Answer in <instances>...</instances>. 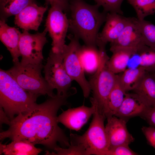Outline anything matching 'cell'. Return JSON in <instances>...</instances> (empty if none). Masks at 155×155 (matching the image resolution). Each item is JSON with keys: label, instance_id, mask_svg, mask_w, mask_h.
I'll list each match as a JSON object with an SVG mask.
<instances>
[{"label": "cell", "instance_id": "6da1fadb", "mask_svg": "<svg viewBox=\"0 0 155 155\" xmlns=\"http://www.w3.org/2000/svg\"><path fill=\"white\" fill-rule=\"evenodd\" d=\"M75 93L72 90L65 94L57 93L42 103H36L29 111L18 115L9 120V129L0 133V140H25L53 150L58 143L63 148L68 147L69 140L58 125L57 114L61 106L68 104V98Z\"/></svg>", "mask_w": 155, "mask_h": 155}, {"label": "cell", "instance_id": "7a4b0ae2", "mask_svg": "<svg viewBox=\"0 0 155 155\" xmlns=\"http://www.w3.org/2000/svg\"><path fill=\"white\" fill-rule=\"evenodd\" d=\"M69 3V29L72 34L86 45L97 46L99 30L107 13L100 12L98 5H90L83 0H71Z\"/></svg>", "mask_w": 155, "mask_h": 155}, {"label": "cell", "instance_id": "3957f363", "mask_svg": "<svg viewBox=\"0 0 155 155\" xmlns=\"http://www.w3.org/2000/svg\"><path fill=\"white\" fill-rule=\"evenodd\" d=\"M38 96L26 91L7 70L0 69V107L10 120L31 110Z\"/></svg>", "mask_w": 155, "mask_h": 155}, {"label": "cell", "instance_id": "277c9868", "mask_svg": "<svg viewBox=\"0 0 155 155\" xmlns=\"http://www.w3.org/2000/svg\"><path fill=\"white\" fill-rule=\"evenodd\" d=\"M109 59L104 51L98 69L88 81L93 94L90 100L96 102L98 112L106 118L108 115V97L118 78V75L111 71L107 66Z\"/></svg>", "mask_w": 155, "mask_h": 155}, {"label": "cell", "instance_id": "5b68a950", "mask_svg": "<svg viewBox=\"0 0 155 155\" xmlns=\"http://www.w3.org/2000/svg\"><path fill=\"white\" fill-rule=\"evenodd\" d=\"M13 64L7 71L26 91L38 96L47 95L51 97L55 95L53 90L42 75L43 64H24L20 61Z\"/></svg>", "mask_w": 155, "mask_h": 155}, {"label": "cell", "instance_id": "8992f818", "mask_svg": "<svg viewBox=\"0 0 155 155\" xmlns=\"http://www.w3.org/2000/svg\"><path fill=\"white\" fill-rule=\"evenodd\" d=\"M95 111L89 127L82 135L70 134V145L83 148L87 155H101L108 150V142L104 121L106 118L98 112L96 103Z\"/></svg>", "mask_w": 155, "mask_h": 155}, {"label": "cell", "instance_id": "52a82bcc", "mask_svg": "<svg viewBox=\"0 0 155 155\" xmlns=\"http://www.w3.org/2000/svg\"><path fill=\"white\" fill-rule=\"evenodd\" d=\"M68 37L70 42L68 44H65L62 52L64 66L72 80L75 81L80 87L84 97L87 98L91 90L79 57V51L81 46L79 39L71 34Z\"/></svg>", "mask_w": 155, "mask_h": 155}, {"label": "cell", "instance_id": "ba28073f", "mask_svg": "<svg viewBox=\"0 0 155 155\" xmlns=\"http://www.w3.org/2000/svg\"><path fill=\"white\" fill-rule=\"evenodd\" d=\"M44 78L51 88L57 90V93L65 94L73 87V81L67 74L64 66L62 53L50 51L46 62L44 66Z\"/></svg>", "mask_w": 155, "mask_h": 155}, {"label": "cell", "instance_id": "9c48e42d", "mask_svg": "<svg viewBox=\"0 0 155 155\" xmlns=\"http://www.w3.org/2000/svg\"><path fill=\"white\" fill-rule=\"evenodd\" d=\"M47 32L45 29L43 32L31 34L24 30L21 33L19 44L20 61L23 64H42L43 49L48 42L46 37Z\"/></svg>", "mask_w": 155, "mask_h": 155}, {"label": "cell", "instance_id": "30bf717a", "mask_svg": "<svg viewBox=\"0 0 155 155\" xmlns=\"http://www.w3.org/2000/svg\"><path fill=\"white\" fill-rule=\"evenodd\" d=\"M69 22L66 14L59 8L51 6L46 20L45 29L52 39V51L62 53L69 29Z\"/></svg>", "mask_w": 155, "mask_h": 155}, {"label": "cell", "instance_id": "8fae6325", "mask_svg": "<svg viewBox=\"0 0 155 155\" xmlns=\"http://www.w3.org/2000/svg\"><path fill=\"white\" fill-rule=\"evenodd\" d=\"M106 119L105 131L108 150L121 145H129L134 141V138L127 130V120L115 116H109Z\"/></svg>", "mask_w": 155, "mask_h": 155}, {"label": "cell", "instance_id": "7c38bea8", "mask_svg": "<svg viewBox=\"0 0 155 155\" xmlns=\"http://www.w3.org/2000/svg\"><path fill=\"white\" fill-rule=\"evenodd\" d=\"M92 106L83 105L63 111L57 116V121L66 127L76 131L80 130L93 115L96 109L95 104L91 102Z\"/></svg>", "mask_w": 155, "mask_h": 155}, {"label": "cell", "instance_id": "4fadbf2b", "mask_svg": "<svg viewBox=\"0 0 155 155\" xmlns=\"http://www.w3.org/2000/svg\"><path fill=\"white\" fill-rule=\"evenodd\" d=\"M128 18L117 13H108L104 26L97 37V46L105 47L107 43L115 41L126 25Z\"/></svg>", "mask_w": 155, "mask_h": 155}, {"label": "cell", "instance_id": "5bb4252c", "mask_svg": "<svg viewBox=\"0 0 155 155\" xmlns=\"http://www.w3.org/2000/svg\"><path fill=\"white\" fill-rule=\"evenodd\" d=\"M47 8L32 3L15 16V24L24 30L37 31Z\"/></svg>", "mask_w": 155, "mask_h": 155}, {"label": "cell", "instance_id": "9a60e30c", "mask_svg": "<svg viewBox=\"0 0 155 155\" xmlns=\"http://www.w3.org/2000/svg\"><path fill=\"white\" fill-rule=\"evenodd\" d=\"M144 44L139 20L135 17H128L125 27L118 38L110 43V49L118 48H135Z\"/></svg>", "mask_w": 155, "mask_h": 155}, {"label": "cell", "instance_id": "2e32d148", "mask_svg": "<svg viewBox=\"0 0 155 155\" xmlns=\"http://www.w3.org/2000/svg\"><path fill=\"white\" fill-rule=\"evenodd\" d=\"M150 107L134 93H127L115 116L127 119L131 117H141Z\"/></svg>", "mask_w": 155, "mask_h": 155}, {"label": "cell", "instance_id": "e0dca14e", "mask_svg": "<svg viewBox=\"0 0 155 155\" xmlns=\"http://www.w3.org/2000/svg\"><path fill=\"white\" fill-rule=\"evenodd\" d=\"M127 67H141L147 72H155V50L145 44L135 48L128 62Z\"/></svg>", "mask_w": 155, "mask_h": 155}, {"label": "cell", "instance_id": "ac0fdd59", "mask_svg": "<svg viewBox=\"0 0 155 155\" xmlns=\"http://www.w3.org/2000/svg\"><path fill=\"white\" fill-rule=\"evenodd\" d=\"M21 33L18 29L8 26L5 20H0V40L10 53L13 63L19 61V44Z\"/></svg>", "mask_w": 155, "mask_h": 155}, {"label": "cell", "instance_id": "d6986e66", "mask_svg": "<svg viewBox=\"0 0 155 155\" xmlns=\"http://www.w3.org/2000/svg\"><path fill=\"white\" fill-rule=\"evenodd\" d=\"M87 45L80 46L79 55L84 72L88 73H95L98 69L101 57L105 47Z\"/></svg>", "mask_w": 155, "mask_h": 155}, {"label": "cell", "instance_id": "ffe728a7", "mask_svg": "<svg viewBox=\"0 0 155 155\" xmlns=\"http://www.w3.org/2000/svg\"><path fill=\"white\" fill-rule=\"evenodd\" d=\"M132 91L149 106H155V77L152 73L147 72Z\"/></svg>", "mask_w": 155, "mask_h": 155}, {"label": "cell", "instance_id": "44dd1931", "mask_svg": "<svg viewBox=\"0 0 155 155\" xmlns=\"http://www.w3.org/2000/svg\"><path fill=\"white\" fill-rule=\"evenodd\" d=\"M135 48H118L110 50L113 54L107 61L109 69L115 74L124 71Z\"/></svg>", "mask_w": 155, "mask_h": 155}, {"label": "cell", "instance_id": "7402d4cb", "mask_svg": "<svg viewBox=\"0 0 155 155\" xmlns=\"http://www.w3.org/2000/svg\"><path fill=\"white\" fill-rule=\"evenodd\" d=\"M42 150L37 148L33 144L22 140H12L11 143L5 145L0 143V155H37Z\"/></svg>", "mask_w": 155, "mask_h": 155}, {"label": "cell", "instance_id": "603a6c76", "mask_svg": "<svg viewBox=\"0 0 155 155\" xmlns=\"http://www.w3.org/2000/svg\"><path fill=\"white\" fill-rule=\"evenodd\" d=\"M147 72L142 67H128L119 75V82L127 92L132 90L136 85Z\"/></svg>", "mask_w": 155, "mask_h": 155}, {"label": "cell", "instance_id": "cb8c5ba5", "mask_svg": "<svg viewBox=\"0 0 155 155\" xmlns=\"http://www.w3.org/2000/svg\"><path fill=\"white\" fill-rule=\"evenodd\" d=\"M34 0H0L1 20L6 21L8 18L15 16Z\"/></svg>", "mask_w": 155, "mask_h": 155}, {"label": "cell", "instance_id": "d4e9b609", "mask_svg": "<svg viewBox=\"0 0 155 155\" xmlns=\"http://www.w3.org/2000/svg\"><path fill=\"white\" fill-rule=\"evenodd\" d=\"M126 93L119 82L118 75L116 83L112 90L108 98V117L115 116L121 104Z\"/></svg>", "mask_w": 155, "mask_h": 155}, {"label": "cell", "instance_id": "484cf974", "mask_svg": "<svg viewBox=\"0 0 155 155\" xmlns=\"http://www.w3.org/2000/svg\"><path fill=\"white\" fill-rule=\"evenodd\" d=\"M133 8L139 20L155 13V0H127Z\"/></svg>", "mask_w": 155, "mask_h": 155}, {"label": "cell", "instance_id": "4316f807", "mask_svg": "<svg viewBox=\"0 0 155 155\" xmlns=\"http://www.w3.org/2000/svg\"><path fill=\"white\" fill-rule=\"evenodd\" d=\"M138 20L144 44L155 50V25L145 20Z\"/></svg>", "mask_w": 155, "mask_h": 155}, {"label": "cell", "instance_id": "83f0119b", "mask_svg": "<svg viewBox=\"0 0 155 155\" xmlns=\"http://www.w3.org/2000/svg\"><path fill=\"white\" fill-rule=\"evenodd\" d=\"M99 6H102L103 11L106 13H117L122 15L121 9L122 3L124 0H93Z\"/></svg>", "mask_w": 155, "mask_h": 155}, {"label": "cell", "instance_id": "f1b7e54d", "mask_svg": "<svg viewBox=\"0 0 155 155\" xmlns=\"http://www.w3.org/2000/svg\"><path fill=\"white\" fill-rule=\"evenodd\" d=\"M55 152H50L48 151H46V155H87L86 151L80 146L70 145L67 148H64L59 146L54 150Z\"/></svg>", "mask_w": 155, "mask_h": 155}, {"label": "cell", "instance_id": "f546056e", "mask_svg": "<svg viewBox=\"0 0 155 155\" xmlns=\"http://www.w3.org/2000/svg\"><path fill=\"white\" fill-rule=\"evenodd\" d=\"M138 154L132 150L129 145H122L108 150L101 155H136Z\"/></svg>", "mask_w": 155, "mask_h": 155}, {"label": "cell", "instance_id": "4dcf8cb0", "mask_svg": "<svg viewBox=\"0 0 155 155\" xmlns=\"http://www.w3.org/2000/svg\"><path fill=\"white\" fill-rule=\"evenodd\" d=\"M142 130L148 143L155 149V127L144 126L142 128Z\"/></svg>", "mask_w": 155, "mask_h": 155}, {"label": "cell", "instance_id": "1f68e13d", "mask_svg": "<svg viewBox=\"0 0 155 155\" xmlns=\"http://www.w3.org/2000/svg\"><path fill=\"white\" fill-rule=\"evenodd\" d=\"M47 4L51 6L57 7L63 11L69 10L70 1L69 0H45Z\"/></svg>", "mask_w": 155, "mask_h": 155}, {"label": "cell", "instance_id": "d6a6232c", "mask_svg": "<svg viewBox=\"0 0 155 155\" xmlns=\"http://www.w3.org/2000/svg\"><path fill=\"white\" fill-rule=\"evenodd\" d=\"M141 117L150 126L155 127V106L150 108Z\"/></svg>", "mask_w": 155, "mask_h": 155}, {"label": "cell", "instance_id": "836d02e7", "mask_svg": "<svg viewBox=\"0 0 155 155\" xmlns=\"http://www.w3.org/2000/svg\"><path fill=\"white\" fill-rule=\"evenodd\" d=\"M152 73V74L155 77V72H154V73Z\"/></svg>", "mask_w": 155, "mask_h": 155}]
</instances>
